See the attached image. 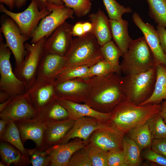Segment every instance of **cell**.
Listing matches in <instances>:
<instances>
[{"instance_id": "obj_40", "label": "cell", "mask_w": 166, "mask_h": 166, "mask_svg": "<svg viewBox=\"0 0 166 166\" xmlns=\"http://www.w3.org/2000/svg\"><path fill=\"white\" fill-rule=\"evenodd\" d=\"M107 166H127L123 149L107 152Z\"/></svg>"}, {"instance_id": "obj_45", "label": "cell", "mask_w": 166, "mask_h": 166, "mask_svg": "<svg viewBox=\"0 0 166 166\" xmlns=\"http://www.w3.org/2000/svg\"><path fill=\"white\" fill-rule=\"evenodd\" d=\"M72 33L73 36L77 37L82 36L86 34L83 29L82 22H77L73 26Z\"/></svg>"}, {"instance_id": "obj_29", "label": "cell", "mask_w": 166, "mask_h": 166, "mask_svg": "<svg viewBox=\"0 0 166 166\" xmlns=\"http://www.w3.org/2000/svg\"><path fill=\"white\" fill-rule=\"evenodd\" d=\"M126 135L142 150L151 148L153 139L147 122L133 128Z\"/></svg>"}, {"instance_id": "obj_13", "label": "cell", "mask_w": 166, "mask_h": 166, "mask_svg": "<svg viewBox=\"0 0 166 166\" xmlns=\"http://www.w3.org/2000/svg\"><path fill=\"white\" fill-rule=\"evenodd\" d=\"M38 115L27 93L14 96L8 105L0 112V119L8 121L30 119Z\"/></svg>"}, {"instance_id": "obj_44", "label": "cell", "mask_w": 166, "mask_h": 166, "mask_svg": "<svg viewBox=\"0 0 166 166\" xmlns=\"http://www.w3.org/2000/svg\"><path fill=\"white\" fill-rule=\"evenodd\" d=\"M156 30L159 35L161 48L166 55V29L157 25Z\"/></svg>"}, {"instance_id": "obj_14", "label": "cell", "mask_w": 166, "mask_h": 166, "mask_svg": "<svg viewBox=\"0 0 166 166\" xmlns=\"http://www.w3.org/2000/svg\"><path fill=\"white\" fill-rule=\"evenodd\" d=\"M14 121L19 131L23 144L30 140L35 144L36 148L43 150L47 121L38 115L31 118Z\"/></svg>"}, {"instance_id": "obj_37", "label": "cell", "mask_w": 166, "mask_h": 166, "mask_svg": "<svg viewBox=\"0 0 166 166\" xmlns=\"http://www.w3.org/2000/svg\"><path fill=\"white\" fill-rule=\"evenodd\" d=\"M121 73L120 69L101 60L89 67V77L103 76L114 73L121 74Z\"/></svg>"}, {"instance_id": "obj_33", "label": "cell", "mask_w": 166, "mask_h": 166, "mask_svg": "<svg viewBox=\"0 0 166 166\" xmlns=\"http://www.w3.org/2000/svg\"><path fill=\"white\" fill-rule=\"evenodd\" d=\"M110 20L121 21L123 19L122 15L132 12L129 7H125L121 5L116 0H102Z\"/></svg>"}, {"instance_id": "obj_56", "label": "cell", "mask_w": 166, "mask_h": 166, "mask_svg": "<svg viewBox=\"0 0 166 166\" xmlns=\"http://www.w3.org/2000/svg\"></svg>"}, {"instance_id": "obj_10", "label": "cell", "mask_w": 166, "mask_h": 166, "mask_svg": "<svg viewBox=\"0 0 166 166\" xmlns=\"http://www.w3.org/2000/svg\"><path fill=\"white\" fill-rule=\"evenodd\" d=\"M0 23V32L3 34L6 44L14 57L16 67H19L24 59L25 42L30 38L22 34L16 23L7 15L1 16Z\"/></svg>"}, {"instance_id": "obj_6", "label": "cell", "mask_w": 166, "mask_h": 166, "mask_svg": "<svg viewBox=\"0 0 166 166\" xmlns=\"http://www.w3.org/2000/svg\"><path fill=\"white\" fill-rule=\"evenodd\" d=\"M46 38H44L34 44L25 43L24 61L21 65L16 67L14 71L17 77L25 84L26 90L36 78L38 67L45 52L44 45Z\"/></svg>"}, {"instance_id": "obj_19", "label": "cell", "mask_w": 166, "mask_h": 166, "mask_svg": "<svg viewBox=\"0 0 166 166\" xmlns=\"http://www.w3.org/2000/svg\"><path fill=\"white\" fill-rule=\"evenodd\" d=\"M125 135L109 126L95 131L88 141L106 152L121 149L122 140Z\"/></svg>"}, {"instance_id": "obj_27", "label": "cell", "mask_w": 166, "mask_h": 166, "mask_svg": "<svg viewBox=\"0 0 166 166\" xmlns=\"http://www.w3.org/2000/svg\"><path fill=\"white\" fill-rule=\"evenodd\" d=\"M122 146L127 166H139L142 160V149L139 146L126 134L122 140Z\"/></svg>"}, {"instance_id": "obj_52", "label": "cell", "mask_w": 166, "mask_h": 166, "mask_svg": "<svg viewBox=\"0 0 166 166\" xmlns=\"http://www.w3.org/2000/svg\"><path fill=\"white\" fill-rule=\"evenodd\" d=\"M13 96H11L10 97L5 101L0 103V112H2L10 103Z\"/></svg>"}, {"instance_id": "obj_34", "label": "cell", "mask_w": 166, "mask_h": 166, "mask_svg": "<svg viewBox=\"0 0 166 166\" xmlns=\"http://www.w3.org/2000/svg\"><path fill=\"white\" fill-rule=\"evenodd\" d=\"M147 122L153 139L166 138V124L159 113L151 118Z\"/></svg>"}, {"instance_id": "obj_20", "label": "cell", "mask_w": 166, "mask_h": 166, "mask_svg": "<svg viewBox=\"0 0 166 166\" xmlns=\"http://www.w3.org/2000/svg\"><path fill=\"white\" fill-rule=\"evenodd\" d=\"M75 121L68 118L47 121L43 150L57 144L73 126Z\"/></svg>"}, {"instance_id": "obj_22", "label": "cell", "mask_w": 166, "mask_h": 166, "mask_svg": "<svg viewBox=\"0 0 166 166\" xmlns=\"http://www.w3.org/2000/svg\"><path fill=\"white\" fill-rule=\"evenodd\" d=\"M67 111L68 119L75 121L85 117H90L105 122L110 116V113H103L94 110L86 104L78 103L63 99H57Z\"/></svg>"}, {"instance_id": "obj_47", "label": "cell", "mask_w": 166, "mask_h": 166, "mask_svg": "<svg viewBox=\"0 0 166 166\" xmlns=\"http://www.w3.org/2000/svg\"><path fill=\"white\" fill-rule=\"evenodd\" d=\"M40 10L46 8L49 4V0H35Z\"/></svg>"}, {"instance_id": "obj_39", "label": "cell", "mask_w": 166, "mask_h": 166, "mask_svg": "<svg viewBox=\"0 0 166 166\" xmlns=\"http://www.w3.org/2000/svg\"><path fill=\"white\" fill-rule=\"evenodd\" d=\"M30 164L33 166H50V158L45 150L37 148H26Z\"/></svg>"}, {"instance_id": "obj_48", "label": "cell", "mask_w": 166, "mask_h": 166, "mask_svg": "<svg viewBox=\"0 0 166 166\" xmlns=\"http://www.w3.org/2000/svg\"><path fill=\"white\" fill-rule=\"evenodd\" d=\"M9 121L0 119V137L4 134L6 129Z\"/></svg>"}, {"instance_id": "obj_5", "label": "cell", "mask_w": 166, "mask_h": 166, "mask_svg": "<svg viewBox=\"0 0 166 166\" xmlns=\"http://www.w3.org/2000/svg\"><path fill=\"white\" fill-rule=\"evenodd\" d=\"M120 64L124 75L145 71L156 66L153 53L144 36L133 40Z\"/></svg>"}, {"instance_id": "obj_32", "label": "cell", "mask_w": 166, "mask_h": 166, "mask_svg": "<svg viewBox=\"0 0 166 166\" xmlns=\"http://www.w3.org/2000/svg\"><path fill=\"white\" fill-rule=\"evenodd\" d=\"M38 115L47 121L63 120L68 119L69 117L67 111L57 99Z\"/></svg>"}, {"instance_id": "obj_31", "label": "cell", "mask_w": 166, "mask_h": 166, "mask_svg": "<svg viewBox=\"0 0 166 166\" xmlns=\"http://www.w3.org/2000/svg\"><path fill=\"white\" fill-rule=\"evenodd\" d=\"M101 60L120 69L119 60L123 54L114 42L111 40L100 46Z\"/></svg>"}, {"instance_id": "obj_41", "label": "cell", "mask_w": 166, "mask_h": 166, "mask_svg": "<svg viewBox=\"0 0 166 166\" xmlns=\"http://www.w3.org/2000/svg\"><path fill=\"white\" fill-rule=\"evenodd\" d=\"M67 166H93L84 148L75 152L71 157Z\"/></svg>"}, {"instance_id": "obj_16", "label": "cell", "mask_w": 166, "mask_h": 166, "mask_svg": "<svg viewBox=\"0 0 166 166\" xmlns=\"http://www.w3.org/2000/svg\"><path fill=\"white\" fill-rule=\"evenodd\" d=\"M109 126L106 123L94 117H85L81 118L75 121L72 128L58 144L65 143L76 138L88 141L95 131Z\"/></svg>"}, {"instance_id": "obj_15", "label": "cell", "mask_w": 166, "mask_h": 166, "mask_svg": "<svg viewBox=\"0 0 166 166\" xmlns=\"http://www.w3.org/2000/svg\"><path fill=\"white\" fill-rule=\"evenodd\" d=\"M73 26L65 21L58 27L46 38L44 45L45 52L64 56L73 40Z\"/></svg>"}, {"instance_id": "obj_46", "label": "cell", "mask_w": 166, "mask_h": 166, "mask_svg": "<svg viewBox=\"0 0 166 166\" xmlns=\"http://www.w3.org/2000/svg\"><path fill=\"white\" fill-rule=\"evenodd\" d=\"M159 114L161 116L166 124V100H164L161 104V108Z\"/></svg>"}, {"instance_id": "obj_35", "label": "cell", "mask_w": 166, "mask_h": 166, "mask_svg": "<svg viewBox=\"0 0 166 166\" xmlns=\"http://www.w3.org/2000/svg\"><path fill=\"white\" fill-rule=\"evenodd\" d=\"M89 67L82 66L62 70L56 77L55 81L57 82L77 78L89 77Z\"/></svg>"}, {"instance_id": "obj_11", "label": "cell", "mask_w": 166, "mask_h": 166, "mask_svg": "<svg viewBox=\"0 0 166 166\" xmlns=\"http://www.w3.org/2000/svg\"><path fill=\"white\" fill-rule=\"evenodd\" d=\"M92 86L91 77L55 81L57 99L78 103H84L90 93Z\"/></svg>"}, {"instance_id": "obj_23", "label": "cell", "mask_w": 166, "mask_h": 166, "mask_svg": "<svg viewBox=\"0 0 166 166\" xmlns=\"http://www.w3.org/2000/svg\"><path fill=\"white\" fill-rule=\"evenodd\" d=\"M89 17L93 26L91 33L94 35L100 46L111 40L109 19L104 12L99 9L96 13L90 14Z\"/></svg>"}, {"instance_id": "obj_12", "label": "cell", "mask_w": 166, "mask_h": 166, "mask_svg": "<svg viewBox=\"0 0 166 166\" xmlns=\"http://www.w3.org/2000/svg\"><path fill=\"white\" fill-rule=\"evenodd\" d=\"M26 92L38 115L57 99L54 80L37 77Z\"/></svg>"}, {"instance_id": "obj_8", "label": "cell", "mask_w": 166, "mask_h": 166, "mask_svg": "<svg viewBox=\"0 0 166 166\" xmlns=\"http://www.w3.org/2000/svg\"><path fill=\"white\" fill-rule=\"evenodd\" d=\"M0 11L11 18L18 26L22 34L30 39L40 21L51 12L47 8L40 10L35 0H31L27 8L20 13L9 10L2 4L0 5Z\"/></svg>"}, {"instance_id": "obj_7", "label": "cell", "mask_w": 166, "mask_h": 166, "mask_svg": "<svg viewBox=\"0 0 166 166\" xmlns=\"http://www.w3.org/2000/svg\"><path fill=\"white\" fill-rule=\"evenodd\" d=\"M0 35V90L11 96L25 93L26 90L25 84L18 79L13 71L10 58L11 50L3 42L2 33Z\"/></svg>"}, {"instance_id": "obj_28", "label": "cell", "mask_w": 166, "mask_h": 166, "mask_svg": "<svg viewBox=\"0 0 166 166\" xmlns=\"http://www.w3.org/2000/svg\"><path fill=\"white\" fill-rule=\"evenodd\" d=\"M0 141L11 144L20 151L24 156L29 158L21 140L19 131L14 121H9L5 131L0 137Z\"/></svg>"}, {"instance_id": "obj_4", "label": "cell", "mask_w": 166, "mask_h": 166, "mask_svg": "<svg viewBox=\"0 0 166 166\" xmlns=\"http://www.w3.org/2000/svg\"><path fill=\"white\" fill-rule=\"evenodd\" d=\"M156 67L144 72L122 77L121 85L127 99L139 105L150 97L154 88Z\"/></svg>"}, {"instance_id": "obj_38", "label": "cell", "mask_w": 166, "mask_h": 166, "mask_svg": "<svg viewBox=\"0 0 166 166\" xmlns=\"http://www.w3.org/2000/svg\"><path fill=\"white\" fill-rule=\"evenodd\" d=\"M67 7L72 9L78 17L86 15L90 11L92 3L90 0H59Z\"/></svg>"}, {"instance_id": "obj_30", "label": "cell", "mask_w": 166, "mask_h": 166, "mask_svg": "<svg viewBox=\"0 0 166 166\" xmlns=\"http://www.w3.org/2000/svg\"><path fill=\"white\" fill-rule=\"evenodd\" d=\"M149 16L157 25L166 29V0H146Z\"/></svg>"}, {"instance_id": "obj_1", "label": "cell", "mask_w": 166, "mask_h": 166, "mask_svg": "<svg viewBox=\"0 0 166 166\" xmlns=\"http://www.w3.org/2000/svg\"><path fill=\"white\" fill-rule=\"evenodd\" d=\"M122 77L117 73L91 77V89L84 103L99 112H110L127 98L121 85Z\"/></svg>"}, {"instance_id": "obj_49", "label": "cell", "mask_w": 166, "mask_h": 166, "mask_svg": "<svg viewBox=\"0 0 166 166\" xmlns=\"http://www.w3.org/2000/svg\"><path fill=\"white\" fill-rule=\"evenodd\" d=\"M15 0H0V2L6 5L10 10H12L15 6Z\"/></svg>"}, {"instance_id": "obj_50", "label": "cell", "mask_w": 166, "mask_h": 166, "mask_svg": "<svg viewBox=\"0 0 166 166\" xmlns=\"http://www.w3.org/2000/svg\"><path fill=\"white\" fill-rule=\"evenodd\" d=\"M82 25L85 33L91 32L93 28V26L91 22H82Z\"/></svg>"}, {"instance_id": "obj_25", "label": "cell", "mask_w": 166, "mask_h": 166, "mask_svg": "<svg viewBox=\"0 0 166 166\" xmlns=\"http://www.w3.org/2000/svg\"><path fill=\"white\" fill-rule=\"evenodd\" d=\"M156 79L153 92L146 101L139 105L149 104H159L163 100H166V66L159 64L156 65Z\"/></svg>"}, {"instance_id": "obj_3", "label": "cell", "mask_w": 166, "mask_h": 166, "mask_svg": "<svg viewBox=\"0 0 166 166\" xmlns=\"http://www.w3.org/2000/svg\"><path fill=\"white\" fill-rule=\"evenodd\" d=\"M100 46L94 35L90 32L73 39L64 56L65 63L62 70L82 66L90 67L94 65L101 60Z\"/></svg>"}, {"instance_id": "obj_43", "label": "cell", "mask_w": 166, "mask_h": 166, "mask_svg": "<svg viewBox=\"0 0 166 166\" xmlns=\"http://www.w3.org/2000/svg\"><path fill=\"white\" fill-rule=\"evenodd\" d=\"M151 149L166 157V138L153 139Z\"/></svg>"}, {"instance_id": "obj_36", "label": "cell", "mask_w": 166, "mask_h": 166, "mask_svg": "<svg viewBox=\"0 0 166 166\" xmlns=\"http://www.w3.org/2000/svg\"><path fill=\"white\" fill-rule=\"evenodd\" d=\"M84 148L91 160L93 166H107V152L89 142Z\"/></svg>"}, {"instance_id": "obj_42", "label": "cell", "mask_w": 166, "mask_h": 166, "mask_svg": "<svg viewBox=\"0 0 166 166\" xmlns=\"http://www.w3.org/2000/svg\"><path fill=\"white\" fill-rule=\"evenodd\" d=\"M143 153V158L160 165L166 166V157L156 152L151 149H146Z\"/></svg>"}, {"instance_id": "obj_9", "label": "cell", "mask_w": 166, "mask_h": 166, "mask_svg": "<svg viewBox=\"0 0 166 166\" xmlns=\"http://www.w3.org/2000/svg\"><path fill=\"white\" fill-rule=\"evenodd\" d=\"M46 8L51 12L40 21L31 37V44L48 38L67 19L74 18L73 10L65 5L49 3Z\"/></svg>"}, {"instance_id": "obj_51", "label": "cell", "mask_w": 166, "mask_h": 166, "mask_svg": "<svg viewBox=\"0 0 166 166\" xmlns=\"http://www.w3.org/2000/svg\"><path fill=\"white\" fill-rule=\"evenodd\" d=\"M11 96L7 93L0 90V102L2 103L9 99Z\"/></svg>"}, {"instance_id": "obj_24", "label": "cell", "mask_w": 166, "mask_h": 166, "mask_svg": "<svg viewBox=\"0 0 166 166\" xmlns=\"http://www.w3.org/2000/svg\"><path fill=\"white\" fill-rule=\"evenodd\" d=\"M109 22L112 38L124 56L133 40L128 34V22L123 19L121 21L109 19Z\"/></svg>"}, {"instance_id": "obj_55", "label": "cell", "mask_w": 166, "mask_h": 166, "mask_svg": "<svg viewBox=\"0 0 166 166\" xmlns=\"http://www.w3.org/2000/svg\"><path fill=\"white\" fill-rule=\"evenodd\" d=\"M0 166H5V164L1 161L0 162Z\"/></svg>"}, {"instance_id": "obj_2", "label": "cell", "mask_w": 166, "mask_h": 166, "mask_svg": "<svg viewBox=\"0 0 166 166\" xmlns=\"http://www.w3.org/2000/svg\"><path fill=\"white\" fill-rule=\"evenodd\" d=\"M160 108L159 104L141 106L136 105L126 98L110 112L109 117L105 123L125 135L133 128L145 123L158 114Z\"/></svg>"}, {"instance_id": "obj_21", "label": "cell", "mask_w": 166, "mask_h": 166, "mask_svg": "<svg viewBox=\"0 0 166 166\" xmlns=\"http://www.w3.org/2000/svg\"><path fill=\"white\" fill-rule=\"evenodd\" d=\"M65 63V56L45 52L38 67L37 77L55 80L62 71Z\"/></svg>"}, {"instance_id": "obj_17", "label": "cell", "mask_w": 166, "mask_h": 166, "mask_svg": "<svg viewBox=\"0 0 166 166\" xmlns=\"http://www.w3.org/2000/svg\"><path fill=\"white\" fill-rule=\"evenodd\" d=\"M88 143L82 139L76 138L65 143L56 144L45 150L50 158V166H67L73 154L85 148Z\"/></svg>"}, {"instance_id": "obj_53", "label": "cell", "mask_w": 166, "mask_h": 166, "mask_svg": "<svg viewBox=\"0 0 166 166\" xmlns=\"http://www.w3.org/2000/svg\"><path fill=\"white\" fill-rule=\"evenodd\" d=\"M26 1L27 0H15V6L18 8H20L25 4Z\"/></svg>"}, {"instance_id": "obj_54", "label": "cell", "mask_w": 166, "mask_h": 166, "mask_svg": "<svg viewBox=\"0 0 166 166\" xmlns=\"http://www.w3.org/2000/svg\"><path fill=\"white\" fill-rule=\"evenodd\" d=\"M49 3L56 5H61L64 4V3L59 0H49Z\"/></svg>"}, {"instance_id": "obj_18", "label": "cell", "mask_w": 166, "mask_h": 166, "mask_svg": "<svg viewBox=\"0 0 166 166\" xmlns=\"http://www.w3.org/2000/svg\"><path fill=\"white\" fill-rule=\"evenodd\" d=\"M132 19L135 24L143 33L153 53L156 65L161 64L166 66V55L161 46L157 30L151 24L144 22L139 14L135 12L132 15Z\"/></svg>"}, {"instance_id": "obj_26", "label": "cell", "mask_w": 166, "mask_h": 166, "mask_svg": "<svg viewBox=\"0 0 166 166\" xmlns=\"http://www.w3.org/2000/svg\"><path fill=\"white\" fill-rule=\"evenodd\" d=\"M1 160L6 166H25L31 164L29 158L26 157L18 149L9 143L0 141Z\"/></svg>"}]
</instances>
